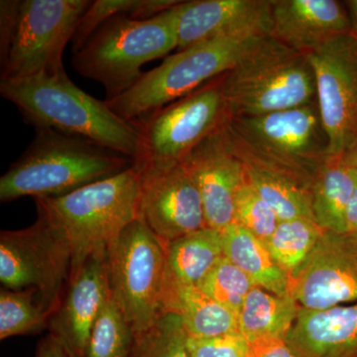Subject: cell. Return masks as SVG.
Returning <instances> with one entry per match:
<instances>
[{"instance_id":"1","label":"cell","mask_w":357,"mask_h":357,"mask_svg":"<svg viewBox=\"0 0 357 357\" xmlns=\"http://www.w3.org/2000/svg\"><path fill=\"white\" fill-rule=\"evenodd\" d=\"M0 95L15 105L35 129L49 128L77 136L119 152L133 161L139 133L107 107L70 81L66 70L22 79L0 81Z\"/></svg>"},{"instance_id":"2","label":"cell","mask_w":357,"mask_h":357,"mask_svg":"<svg viewBox=\"0 0 357 357\" xmlns=\"http://www.w3.org/2000/svg\"><path fill=\"white\" fill-rule=\"evenodd\" d=\"M132 165V159L84 138L35 129L31 143L0 178V201L64 196Z\"/></svg>"},{"instance_id":"3","label":"cell","mask_w":357,"mask_h":357,"mask_svg":"<svg viewBox=\"0 0 357 357\" xmlns=\"http://www.w3.org/2000/svg\"><path fill=\"white\" fill-rule=\"evenodd\" d=\"M220 129L238 158L273 169L310 188L331 156L317 100L259 116H227Z\"/></svg>"},{"instance_id":"4","label":"cell","mask_w":357,"mask_h":357,"mask_svg":"<svg viewBox=\"0 0 357 357\" xmlns=\"http://www.w3.org/2000/svg\"><path fill=\"white\" fill-rule=\"evenodd\" d=\"M139 189L140 173L133 164L123 172L64 196L35 199L37 213L69 241L70 276L91 256L109 255L124 229L137 220Z\"/></svg>"},{"instance_id":"5","label":"cell","mask_w":357,"mask_h":357,"mask_svg":"<svg viewBox=\"0 0 357 357\" xmlns=\"http://www.w3.org/2000/svg\"><path fill=\"white\" fill-rule=\"evenodd\" d=\"M220 86L229 117L259 116L317 100L316 77L307 56L271 35L256 42L220 76Z\"/></svg>"},{"instance_id":"6","label":"cell","mask_w":357,"mask_h":357,"mask_svg":"<svg viewBox=\"0 0 357 357\" xmlns=\"http://www.w3.org/2000/svg\"><path fill=\"white\" fill-rule=\"evenodd\" d=\"M176 6L148 20L110 18L74 53L73 67L102 84L105 100L119 98L139 81L143 66L178 49Z\"/></svg>"},{"instance_id":"7","label":"cell","mask_w":357,"mask_h":357,"mask_svg":"<svg viewBox=\"0 0 357 357\" xmlns=\"http://www.w3.org/2000/svg\"><path fill=\"white\" fill-rule=\"evenodd\" d=\"M265 36L268 35H230L178 50L144 73L128 91L105 102L124 121H137L222 76Z\"/></svg>"},{"instance_id":"8","label":"cell","mask_w":357,"mask_h":357,"mask_svg":"<svg viewBox=\"0 0 357 357\" xmlns=\"http://www.w3.org/2000/svg\"><path fill=\"white\" fill-rule=\"evenodd\" d=\"M89 0H20L13 35L0 51L1 81L65 70L63 55Z\"/></svg>"},{"instance_id":"9","label":"cell","mask_w":357,"mask_h":357,"mask_svg":"<svg viewBox=\"0 0 357 357\" xmlns=\"http://www.w3.org/2000/svg\"><path fill=\"white\" fill-rule=\"evenodd\" d=\"M107 263L112 299L137 337L163 314L165 243L137 218L110 249Z\"/></svg>"},{"instance_id":"10","label":"cell","mask_w":357,"mask_h":357,"mask_svg":"<svg viewBox=\"0 0 357 357\" xmlns=\"http://www.w3.org/2000/svg\"><path fill=\"white\" fill-rule=\"evenodd\" d=\"M227 115L220 76L132 123L139 133L136 166L184 161Z\"/></svg>"},{"instance_id":"11","label":"cell","mask_w":357,"mask_h":357,"mask_svg":"<svg viewBox=\"0 0 357 357\" xmlns=\"http://www.w3.org/2000/svg\"><path fill=\"white\" fill-rule=\"evenodd\" d=\"M72 250L64 234L44 215L18 230L0 234V281L10 290L33 289L53 314L69 283Z\"/></svg>"},{"instance_id":"12","label":"cell","mask_w":357,"mask_h":357,"mask_svg":"<svg viewBox=\"0 0 357 357\" xmlns=\"http://www.w3.org/2000/svg\"><path fill=\"white\" fill-rule=\"evenodd\" d=\"M317 102L332 156L357 147V38L351 32L328 40L307 55Z\"/></svg>"},{"instance_id":"13","label":"cell","mask_w":357,"mask_h":357,"mask_svg":"<svg viewBox=\"0 0 357 357\" xmlns=\"http://www.w3.org/2000/svg\"><path fill=\"white\" fill-rule=\"evenodd\" d=\"M136 167L140 173L138 218L160 241L169 243L208 227L198 185L185 161Z\"/></svg>"},{"instance_id":"14","label":"cell","mask_w":357,"mask_h":357,"mask_svg":"<svg viewBox=\"0 0 357 357\" xmlns=\"http://www.w3.org/2000/svg\"><path fill=\"white\" fill-rule=\"evenodd\" d=\"M290 293L307 310L357 302V234L325 229L291 276Z\"/></svg>"},{"instance_id":"15","label":"cell","mask_w":357,"mask_h":357,"mask_svg":"<svg viewBox=\"0 0 357 357\" xmlns=\"http://www.w3.org/2000/svg\"><path fill=\"white\" fill-rule=\"evenodd\" d=\"M107 255L91 256L70 277L64 296L51 314L49 335L70 357H84L93 326L112 297Z\"/></svg>"},{"instance_id":"16","label":"cell","mask_w":357,"mask_h":357,"mask_svg":"<svg viewBox=\"0 0 357 357\" xmlns=\"http://www.w3.org/2000/svg\"><path fill=\"white\" fill-rule=\"evenodd\" d=\"M220 128L184 161L198 185L206 225L222 231L234 222L237 194L246 178L243 162L227 144Z\"/></svg>"},{"instance_id":"17","label":"cell","mask_w":357,"mask_h":357,"mask_svg":"<svg viewBox=\"0 0 357 357\" xmlns=\"http://www.w3.org/2000/svg\"><path fill=\"white\" fill-rule=\"evenodd\" d=\"M176 9L178 50L230 35H271L272 0H194Z\"/></svg>"},{"instance_id":"18","label":"cell","mask_w":357,"mask_h":357,"mask_svg":"<svg viewBox=\"0 0 357 357\" xmlns=\"http://www.w3.org/2000/svg\"><path fill=\"white\" fill-rule=\"evenodd\" d=\"M271 16V36L306 56L351 32L347 6L337 0H272Z\"/></svg>"},{"instance_id":"19","label":"cell","mask_w":357,"mask_h":357,"mask_svg":"<svg viewBox=\"0 0 357 357\" xmlns=\"http://www.w3.org/2000/svg\"><path fill=\"white\" fill-rule=\"evenodd\" d=\"M285 342L297 357H357V302L301 307Z\"/></svg>"},{"instance_id":"20","label":"cell","mask_w":357,"mask_h":357,"mask_svg":"<svg viewBox=\"0 0 357 357\" xmlns=\"http://www.w3.org/2000/svg\"><path fill=\"white\" fill-rule=\"evenodd\" d=\"M162 311L178 316L189 337L239 333L236 314L208 297L198 286L184 285L165 278Z\"/></svg>"},{"instance_id":"21","label":"cell","mask_w":357,"mask_h":357,"mask_svg":"<svg viewBox=\"0 0 357 357\" xmlns=\"http://www.w3.org/2000/svg\"><path fill=\"white\" fill-rule=\"evenodd\" d=\"M356 188L357 173L349 155H331L312 185V213L321 229L347 232V211Z\"/></svg>"},{"instance_id":"22","label":"cell","mask_w":357,"mask_h":357,"mask_svg":"<svg viewBox=\"0 0 357 357\" xmlns=\"http://www.w3.org/2000/svg\"><path fill=\"white\" fill-rule=\"evenodd\" d=\"M223 255L268 292L291 296L290 276L275 261L263 241L234 222L222 231Z\"/></svg>"},{"instance_id":"23","label":"cell","mask_w":357,"mask_h":357,"mask_svg":"<svg viewBox=\"0 0 357 357\" xmlns=\"http://www.w3.org/2000/svg\"><path fill=\"white\" fill-rule=\"evenodd\" d=\"M166 279L198 286L223 255L222 231L206 227L165 244Z\"/></svg>"},{"instance_id":"24","label":"cell","mask_w":357,"mask_h":357,"mask_svg":"<svg viewBox=\"0 0 357 357\" xmlns=\"http://www.w3.org/2000/svg\"><path fill=\"white\" fill-rule=\"evenodd\" d=\"M300 310L292 296L280 297L256 286L248 294L239 312V333L251 344L285 340Z\"/></svg>"},{"instance_id":"25","label":"cell","mask_w":357,"mask_h":357,"mask_svg":"<svg viewBox=\"0 0 357 357\" xmlns=\"http://www.w3.org/2000/svg\"><path fill=\"white\" fill-rule=\"evenodd\" d=\"M241 161L246 182L271 206L280 222L297 218L316 222L312 213V188L255 162Z\"/></svg>"},{"instance_id":"26","label":"cell","mask_w":357,"mask_h":357,"mask_svg":"<svg viewBox=\"0 0 357 357\" xmlns=\"http://www.w3.org/2000/svg\"><path fill=\"white\" fill-rule=\"evenodd\" d=\"M178 0H96L91 1L79 20L72 39L76 53L110 18L128 15L133 20H148L177 6Z\"/></svg>"},{"instance_id":"27","label":"cell","mask_w":357,"mask_h":357,"mask_svg":"<svg viewBox=\"0 0 357 357\" xmlns=\"http://www.w3.org/2000/svg\"><path fill=\"white\" fill-rule=\"evenodd\" d=\"M325 229L311 220L297 218L279 222L265 245L275 261L292 276L307 259Z\"/></svg>"},{"instance_id":"28","label":"cell","mask_w":357,"mask_h":357,"mask_svg":"<svg viewBox=\"0 0 357 357\" xmlns=\"http://www.w3.org/2000/svg\"><path fill=\"white\" fill-rule=\"evenodd\" d=\"M51 314L33 289L0 292V340L15 335H35L48 330Z\"/></svg>"},{"instance_id":"29","label":"cell","mask_w":357,"mask_h":357,"mask_svg":"<svg viewBox=\"0 0 357 357\" xmlns=\"http://www.w3.org/2000/svg\"><path fill=\"white\" fill-rule=\"evenodd\" d=\"M133 344L132 328L110 297L93 326L84 357H129Z\"/></svg>"},{"instance_id":"30","label":"cell","mask_w":357,"mask_h":357,"mask_svg":"<svg viewBox=\"0 0 357 357\" xmlns=\"http://www.w3.org/2000/svg\"><path fill=\"white\" fill-rule=\"evenodd\" d=\"M187 337L180 318L164 312L152 328L134 337L129 357H191Z\"/></svg>"},{"instance_id":"31","label":"cell","mask_w":357,"mask_h":357,"mask_svg":"<svg viewBox=\"0 0 357 357\" xmlns=\"http://www.w3.org/2000/svg\"><path fill=\"white\" fill-rule=\"evenodd\" d=\"M256 286L245 272L223 257L199 284V288L238 318L244 301Z\"/></svg>"},{"instance_id":"32","label":"cell","mask_w":357,"mask_h":357,"mask_svg":"<svg viewBox=\"0 0 357 357\" xmlns=\"http://www.w3.org/2000/svg\"><path fill=\"white\" fill-rule=\"evenodd\" d=\"M234 222L265 243L274 234L280 220L271 206L245 181L237 194Z\"/></svg>"},{"instance_id":"33","label":"cell","mask_w":357,"mask_h":357,"mask_svg":"<svg viewBox=\"0 0 357 357\" xmlns=\"http://www.w3.org/2000/svg\"><path fill=\"white\" fill-rule=\"evenodd\" d=\"M191 357H255L253 347L241 333L215 337H187Z\"/></svg>"},{"instance_id":"34","label":"cell","mask_w":357,"mask_h":357,"mask_svg":"<svg viewBox=\"0 0 357 357\" xmlns=\"http://www.w3.org/2000/svg\"><path fill=\"white\" fill-rule=\"evenodd\" d=\"M255 357H297L285 340H264L252 344Z\"/></svg>"},{"instance_id":"35","label":"cell","mask_w":357,"mask_h":357,"mask_svg":"<svg viewBox=\"0 0 357 357\" xmlns=\"http://www.w3.org/2000/svg\"><path fill=\"white\" fill-rule=\"evenodd\" d=\"M36 357H70V356L57 340L51 335H48L39 342Z\"/></svg>"},{"instance_id":"36","label":"cell","mask_w":357,"mask_h":357,"mask_svg":"<svg viewBox=\"0 0 357 357\" xmlns=\"http://www.w3.org/2000/svg\"><path fill=\"white\" fill-rule=\"evenodd\" d=\"M347 232L357 234V188L347 211Z\"/></svg>"},{"instance_id":"37","label":"cell","mask_w":357,"mask_h":357,"mask_svg":"<svg viewBox=\"0 0 357 357\" xmlns=\"http://www.w3.org/2000/svg\"><path fill=\"white\" fill-rule=\"evenodd\" d=\"M344 4L351 21V34L357 38V0H349Z\"/></svg>"},{"instance_id":"38","label":"cell","mask_w":357,"mask_h":357,"mask_svg":"<svg viewBox=\"0 0 357 357\" xmlns=\"http://www.w3.org/2000/svg\"><path fill=\"white\" fill-rule=\"evenodd\" d=\"M347 155H349V160H351L352 166L354 167V169H356L357 173V147L354 148V150H351V152H349Z\"/></svg>"}]
</instances>
